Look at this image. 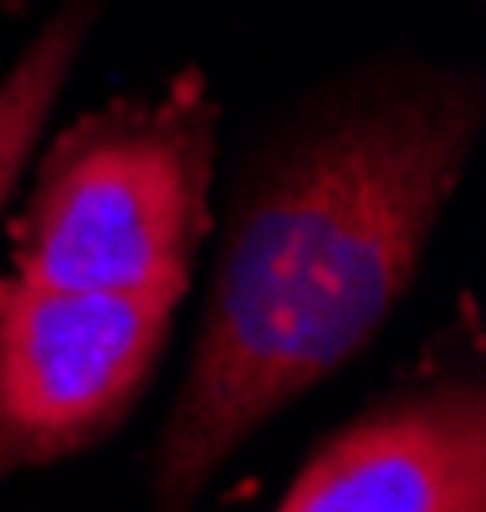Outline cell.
I'll return each mask as SVG.
<instances>
[{
	"instance_id": "cell-4",
	"label": "cell",
	"mask_w": 486,
	"mask_h": 512,
	"mask_svg": "<svg viewBox=\"0 0 486 512\" xmlns=\"http://www.w3.org/2000/svg\"><path fill=\"white\" fill-rule=\"evenodd\" d=\"M287 512H481L486 400L476 379H435L359 415L282 492Z\"/></svg>"
},
{
	"instance_id": "cell-3",
	"label": "cell",
	"mask_w": 486,
	"mask_h": 512,
	"mask_svg": "<svg viewBox=\"0 0 486 512\" xmlns=\"http://www.w3.org/2000/svg\"><path fill=\"white\" fill-rule=\"evenodd\" d=\"M174 308L0 277V482L113 436L149 390Z\"/></svg>"
},
{
	"instance_id": "cell-2",
	"label": "cell",
	"mask_w": 486,
	"mask_h": 512,
	"mask_svg": "<svg viewBox=\"0 0 486 512\" xmlns=\"http://www.w3.org/2000/svg\"><path fill=\"white\" fill-rule=\"evenodd\" d=\"M215 123V93L185 72L149 103H108L62 128L11 221L16 272L180 303L210 231Z\"/></svg>"
},
{
	"instance_id": "cell-1",
	"label": "cell",
	"mask_w": 486,
	"mask_h": 512,
	"mask_svg": "<svg viewBox=\"0 0 486 512\" xmlns=\"http://www.w3.org/2000/svg\"><path fill=\"white\" fill-rule=\"evenodd\" d=\"M481 134V88L410 72L343 98L241 195L154 497L190 507L241 441L359 354L420 272Z\"/></svg>"
},
{
	"instance_id": "cell-5",
	"label": "cell",
	"mask_w": 486,
	"mask_h": 512,
	"mask_svg": "<svg viewBox=\"0 0 486 512\" xmlns=\"http://www.w3.org/2000/svg\"><path fill=\"white\" fill-rule=\"evenodd\" d=\"M103 0H67V6L36 31V41L16 57V67L0 77V210L16 190L21 169L36 149V134L47 128V113L62 93V82L82 52L87 31L98 21Z\"/></svg>"
}]
</instances>
